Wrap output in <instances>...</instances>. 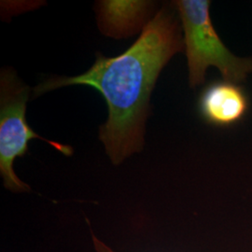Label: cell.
<instances>
[{
    "mask_svg": "<svg viewBox=\"0 0 252 252\" xmlns=\"http://www.w3.org/2000/svg\"><path fill=\"white\" fill-rule=\"evenodd\" d=\"M93 241H94V249L97 252H115L107 245H105L102 241H100L99 239L94 235H93Z\"/></svg>",
    "mask_w": 252,
    "mask_h": 252,
    "instance_id": "8992f818",
    "label": "cell"
},
{
    "mask_svg": "<svg viewBox=\"0 0 252 252\" xmlns=\"http://www.w3.org/2000/svg\"><path fill=\"white\" fill-rule=\"evenodd\" d=\"M183 47L179 21L163 8L126 53L116 57L99 54L90 69L79 76L48 79L33 90L34 96L70 85L99 91L108 108L100 140L111 162L119 164L142 150L152 91L163 66Z\"/></svg>",
    "mask_w": 252,
    "mask_h": 252,
    "instance_id": "6da1fadb",
    "label": "cell"
},
{
    "mask_svg": "<svg viewBox=\"0 0 252 252\" xmlns=\"http://www.w3.org/2000/svg\"><path fill=\"white\" fill-rule=\"evenodd\" d=\"M175 6L184 30L190 87L201 85L209 66H215L224 81L242 82L252 72V58L237 57L226 47L211 23L210 1L179 0Z\"/></svg>",
    "mask_w": 252,
    "mask_h": 252,
    "instance_id": "7a4b0ae2",
    "label": "cell"
},
{
    "mask_svg": "<svg viewBox=\"0 0 252 252\" xmlns=\"http://www.w3.org/2000/svg\"><path fill=\"white\" fill-rule=\"evenodd\" d=\"M150 7L145 1H103L99 11L102 28L109 36H127L142 25Z\"/></svg>",
    "mask_w": 252,
    "mask_h": 252,
    "instance_id": "5b68a950",
    "label": "cell"
},
{
    "mask_svg": "<svg viewBox=\"0 0 252 252\" xmlns=\"http://www.w3.org/2000/svg\"><path fill=\"white\" fill-rule=\"evenodd\" d=\"M198 108L201 116L208 124L229 126L243 119L249 108V100L236 83L216 81L202 92Z\"/></svg>",
    "mask_w": 252,
    "mask_h": 252,
    "instance_id": "277c9868",
    "label": "cell"
},
{
    "mask_svg": "<svg viewBox=\"0 0 252 252\" xmlns=\"http://www.w3.org/2000/svg\"><path fill=\"white\" fill-rule=\"evenodd\" d=\"M29 87L11 70H3L0 80V173L4 186L11 191H29L30 188L13 170V162L28 151L31 139H41L65 156L73 154L72 147L46 139L36 134L27 122Z\"/></svg>",
    "mask_w": 252,
    "mask_h": 252,
    "instance_id": "3957f363",
    "label": "cell"
}]
</instances>
